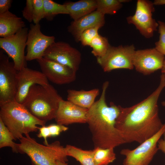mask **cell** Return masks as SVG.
I'll return each mask as SVG.
<instances>
[{"instance_id":"cell-2","label":"cell","mask_w":165,"mask_h":165,"mask_svg":"<svg viewBox=\"0 0 165 165\" xmlns=\"http://www.w3.org/2000/svg\"><path fill=\"white\" fill-rule=\"evenodd\" d=\"M109 82H104L99 99L88 109L86 123L92 135L94 148H114L125 144L119 131L116 127L121 106L106 102L105 96Z\"/></svg>"},{"instance_id":"cell-12","label":"cell","mask_w":165,"mask_h":165,"mask_svg":"<svg viewBox=\"0 0 165 165\" xmlns=\"http://www.w3.org/2000/svg\"><path fill=\"white\" fill-rule=\"evenodd\" d=\"M28 31L26 42L27 61L38 60L43 57L48 48L55 42L53 36L44 35L41 30L39 23L31 24Z\"/></svg>"},{"instance_id":"cell-4","label":"cell","mask_w":165,"mask_h":165,"mask_svg":"<svg viewBox=\"0 0 165 165\" xmlns=\"http://www.w3.org/2000/svg\"><path fill=\"white\" fill-rule=\"evenodd\" d=\"M0 119L13 136L20 140L30 132H36L38 125L45 126L46 123L32 115L22 104L15 101L0 105Z\"/></svg>"},{"instance_id":"cell-35","label":"cell","mask_w":165,"mask_h":165,"mask_svg":"<svg viewBox=\"0 0 165 165\" xmlns=\"http://www.w3.org/2000/svg\"><path fill=\"white\" fill-rule=\"evenodd\" d=\"M153 3L154 5H165V0H155Z\"/></svg>"},{"instance_id":"cell-27","label":"cell","mask_w":165,"mask_h":165,"mask_svg":"<svg viewBox=\"0 0 165 165\" xmlns=\"http://www.w3.org/2000/svg\"><path fill=\"white\" fill-rule=\"evenodd\" d=\"M101 27L97 26L85 30L81 35L79 41L83 46H89L92 40L99 35L98 30Z\"/></svg>"},{"instance_id":"cell-37","label":"cell","mask_w":165,"mask_h":165,"mask_svg":"<svg viewBox=\"0 0 165 165\" xmlns=\"http://www.w3.org/2000/svg\"><path fill=\"white\" fill-rule=\"evenodd\" d=\"M162 73L165 74V60L164 61L163 66L161 69Z\"/></svg>"},{"instance_id":"cell-24","label":"cell","mask_w":165,"mask_h":165,"mask_svg":"<svg viewBox=\"0 0 165 165\" xmlns=\"http://www.w3.org/2000/svg\"><path fill=\"white\" fill-rule=\"evenodd\" d=\"M13 140L15 139L12 134L0 119V148L10 147L14 152H19L18 144Z\"/></svg>"},{"instance_id":"cell-17","label":"cell","mask_w":165,"mask_h":165,"mask_svg":"<svg viewBox=\"0 0 165 165\" xmlns=\"http://www.w3.org/2000/svg\"><path fill=\"white\" fill-rule=\"evenodd\" d=\"M105 15L96 10L72 21L68 27V31L77 42L82 33L86 29L97 26L103 27L105 24Z\"/></svg>"},{"instance_id":"cell-29","label":"cell","mask_w":165,"mask_h":165,"mask_svg":"<svg viewBox=\"0 0 165 165\" xmlns=\"http://www.w3.org/2000/svg\"><path fill=\"white\" fill-rule=\"evenodd\" d=\"M158 32L160 34L159 40L155 42V47L160 53L165 56V23L158 21Z\"/></svg>"},{"instance_id":"cell-5","label":"cell","mask_w":165,"mask_h":165,"mask_svg":"<svg viewBox=\"0 0 165 165\" xmlns=\"http://www.w3.org/2000/svg\"><path fill=\"white\" fill-rule=\"evenodd\" d=\"M19 140V152L26 154L33 165H58L57 161H68L65 148L58 141L47 145L40 144L27 134Z\"/></svg>"},{"instance_id":"cell-18","label":"cell","mask_w":165,"mask_h":165,"mask_svg":"<svg viewBox=\"0 0 165 165\" xmlns=\"http://www.w3.org/2000/svg\"><path fill=\"white\" fill-rule=\"evenodd\" d=\"M25 27L21 18L9 11L0 14V36L5 38L15 34Z\"/></svg>"},{"instance_id":"cell-8","label":"cell","mask_w":165,"mask_h":165,"mask_svg":"<svg viewBox=\"0 0 165 165\" xmlns=\"http://www.w3.org/2000/svg\"><path fill=\"white\" fill-rule=\"evenodd\" d=\"M4 52L0 50V105L15 101L17 90L18 71Z\"/></svg>"},{"instance_id":"cell-15","label":"cell","mask_w":165,"mask_h":165,"mask_svg":"<svg viewBox=\"0 0 165 165\" xmlns=\"http://www.w3.org/2000/svg\"><path fill=\"white\" fill-rule=\"evenodd\" d=\"M17 77V90L15 101L22 104L33 85L49 84L48 80L42 72L27 67L18 72Z\"/></svg>"},{"instance_id":"cell-13","label":"cell","mask_w":165,"mask_h":165,"mask_svg":"<svg viewBox=\"0 0 165 165\" xmlns=\"http://www.w3.org/2000/svg\"><path fill=\"white\" fill-rule=\"evenodd\" d=\"M165 60L164 56L153 48L135 50L132 62L137 71L147 75L161 70Z\"/></svg>"},{"instance_id":"cell-14","label":"cell","mask_w":165,"mask_h":165,"mask_svg":"<svg viewBox=\"0 0 165 165\" xmlns=\"http://www.w3.org/2000/svg\"><path fill=\"white\" fill-rule=\"evenodd\" d=\"M36 60L42 73L55 84H68L76 79V72L68 66L43 57Z\"/></svg>"},{"instance_id":"cell-38","label":"cell","mask_w":165,"mask_h":165,"mask_svg":"<svg viewBox=\"0 0 165 165\" xmlns=\"http://www.w3.org/2000/svg\"><path fill=\"white\" fill-rule=\"evenodd\" d=\"M161 104L163 106L165 107V101H162Z\"/></svg>"},{"instance_id":"cell-25","label":"cell","mask_w":165,"mask_h":165,"mask_svg":"<svg viewBox=\"0 0 165 165\" xmlns=\"http://www.w3.org/2000/svg\"><path fill=\"white\" fill-rule=\"evenodd\" d=\"M96 10L105 15L114 14L122 7L121 0H96Z\"/></svg>"},{"instance_id":"cell-20","label":"cell","mask_w":165,"mask_h":165,"mask_svg":"<svg viewBox=\"0 0 165 165\" xmlns=\"http://www.w3.org/2000/svg\"><path fill=\"white\" fill-rule=\"evenodd\" d=\"M64 4L74 20L88 15L97 9V0H81L68 2Z\"/></svg>"},{"instance_id":"cell-28","label":"cell","mask_w":165,"mask_h":165,"mask_svg":"<svg viewBox=\"0 0 165 165\" xmlns=\"http://www.w3.org/2000/svg\"><path fill=\"white\" fill-rule=\"evenodd\" d=\"M33 21L34 24H37L45 17L43 0H33Z\"/></svg>"},{"instance_id":"cell-36","label":"cell","mask_w":165,"mask_h":165,"mask_svg":"<svg viewBox=\"0 0 165 165\" xmlns=\"http://www.w3.org/2000/svg\"><path fill=\"white\" fill-rule=\"evenodd\" d=\"M57 163L58 165H68V163L66 162H64L59 161H57Z\"/></svg>"},{"instance_id":"cell-23","label":"cell","mask_w":165,"mask_h":165,"mask_svg":"<svg viewBox=\"0 0 165 165\" xmlns=\"http://www.w3.org/2000/svg\"><path fill=\"white\" fill-rule=\"evenodd\" d=\"M45 17L48 21H51L58 14H69L65 6L51 0H43Z\"/></svg>"},{"instance_id":"cell-34","label":"cell","mask_w":165,"mask_h":165,"mask_svg":"<svg viewBox=\"0 0 165 165\" xmlns=\"http://www.w3.org/2000/svg\"><path fill=\"white\" fill-rule=\"evenodd\" d=\"M163 138H160L158 142V148L159 150L161 151L165 155V132L163 135Z\"/></svg>"},{"instance_id":"cell-31","label":"cell","mask_w":165,"mask_h":165,"mask_svg":"<svg viewBox=\"0 0 165 165\" xmlns=\"http://www.w3.org/2000/svg\"><path fill=\"white\" fill-rule=\"evenodd\" d=\"M49 129L50 137L58 136L63 132L68 129V128L64 125L58 124H52L48 126Z\"/></svg>"},{"instance_id":"cell-9","label":"cell","mask_w":165,"mask_h":165,"mask_svg":"<svg viewBox=\"0 0 165 165\" xmlns=\"http://www.w3.org/2000/svg\"><path fill=\"white\" fill-rule=\"evenodd\" d=\"M153 2L147 0H138L135 14L127 17L129 24L135 25L141 35L150 38L157 31L159 24L152 17L155 11Z\"/></svg>"},{"instance_id":"cell-21","label":"cell","mask_w":165,"mask_h":165,"mask_svg":"<svg viewBox=\"0 0 165 165\" xmlns=\"http://www.w3.org/2000/svg\"><path fill=\"white\" fill-rule=\"evenodd\" d=\"M65 148L67 156L75 158L81 165H96L93 150H83L69 145H67Z\"/></svg>"},{"instance_id":"cell-22","label":"cell","mask_w":165,"mask_h":165,"mask_svg":"<svg viewBox=\"0 0 165 165\" xmlns=\"http://www.w3.org/2000/svg\"><path fill=\"white\" fill-rule=\"evenodd\" d=\"M93 150L94 159L96 165H108L116 159L114 148L97 147L94 148Z\"/></svg>"},{"instance_id":"cell-3","label":"cell","mask_w":165,"mask_h":165,"mask_svg":"<svg viewBox=\"0 0 165 165\" xmlns=\"http://www.w3.org/2000/svg\"><path fill=\"white\" fill-rule=\"evenodd\" d=\"M63 99L49 83L35 84L30 89L22 104L35 117L46 123L55 119Z\"/></svg>"},{"instance_id":"cell-26","label":"cell","mask_w":165,"mask_h":165,"mask_svg":"<svg viewBox=\"0 0 165 165\" xmlns=\"http://www.w3.org/2000/svg\"><path fill=\"white\" fill-rule=\"evenodd\" d=\"M110 46L107 38L99 34L92 40L89 46L92 49V53L98 58L105 55Z\"/></svg>"},{"instance_id":"cell-10","label":"cell","mask_w":165,"mask_h":165,"mask_svg":"<svg viewBox=\"0 0 165 165\" xmlns=\"http://www.w3.org/2000/svg\"><path fill=\"white\" fill-rule=\"evenodd\" d=\"M28 31L25 27L13 35L0 38V48L12 59L18 71L27 67L24 50Z\"/></svg>"},{"instance_id":"cell-32","label":"cell","mask_w":165,"mask_h":165,"mask_svg":"<svg viewBox=\"0 0 165 165\" xmlns=\"http://www.w3.org/2000/svg\"><path fill=\"white\" fill-rule=\"evenodd\" d=\"M39 132L37 137L39 138H43L44 139V144L45 145H47L48 143L47 138L50 137V131L48 126H42L38 128Z\"/></svg>"},{"instance_id":"cell-33","label":"cell","mask_w":165,"mask_h":165,"mask_svg":"<svg viewBox=\"0 0 165 165\" xmlns=\"http://www.w3.org/2000/svg\"><path fill=\"white\" fill-rule=\"evenodd\" d=\"M12 2V0H0V14L9 11Z\"/></svg>"},{"instance_id":"cell-19","label":"cell","mask_w":165,"mask_h":165,"mask_svg":"<svg viewBox=\"0 0 165 165\" xmlns=\"http://www.w3.org/2000/svg\"><path fill=\"white\" fill-rule=\"evenodd\" d=\"M67 100L82 108L89 109L94 103L99 95V90L95 88L89 90L73 89L67 90Z\"/></svg>"},{"instance_id":"cell-16","label":"cell","mask_w":165,"mask_h":165,"mask_svg":"<svg viewBox=\"0 0 165 165\" xmlns=\"http://www.w3.org/2000/svg\"><path fill=\"white\" fill-rule=\"evenodd\" d=\"M88 111V109L63 99L59 103L54 119L57 124L64 126L86 123Z\"/></svg>"},{"instance_id":"cell-30","label":"cell","mask_w":165,"mask_h":165,"mask_svg":"<svg viewBox=\"0 0 165 165\" xmlns=\"http://www.w3.org/2000/svg\"><path fill=\"white\" fill-rule=\"evenodd\" d=\"M22 12L23 16L28 22L33 21V0H26L25 6Z\"/></svg>"},{"instance_id":"cell-1","label":"cell","mask_w":165,"mask_h":165,"mask_svg":"<svg viewBox=\"0 0 165 165\" xmlns=\"http://www.w3.org/2000/svg\"><path fill=\"white\" fill-rule=\"evenodd\" d=\"M165 87V74L162 73L159 85L147 97L130 107L121 106L115 126L125 143L141 144L161 129L163 124L159 116L158 101Z\"/></svg>"},{"instance_id":"cell-11","label":"cell","mask_w":165,"mask_h":165,"mask_svg":"<svg viewBox=\"0 0 165 165\" xmlns=\"http://www.w3.org/2000/svg\"><path fill=\"white\" fill-rule=\"evenodd\" d=\"M43 57L68 66L76 72L81 61V55L78 50L62 41L52 43L46 50Z\"/></svg>"},{"instance_id":"cell-7","label":"cell","mask_w":165,"mask_h":165,"mask_svg":"<svg viewBox=\"0 0 165 165\" xmlns=\"http://www.w3.org/2000/svg\"><path fill=\"white\" fill-rule=\"evenodd\" d=\"M135 48L133 45L110 46L103 56L97 58V62L105 72L118 69H133L132 60Z\"/></svg>"},{"instance_id":"cell-6","label":"cell","mask_w":165,"mask_h":165,"mask_svg":"<svg viewBox=\"0 0 165 165\" xmlns=\"http://www.w3.org/2000/svg\"><path fill=\"white\" fill-rule=\"evenodd\" d=\"M165 132V123L157 133L135 148L122 149L120 153L125 157L123 165H149L159 150L158 142Z\"/></svg>"}]
</instances>
